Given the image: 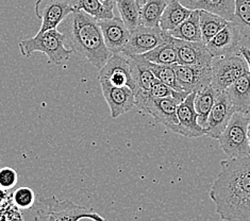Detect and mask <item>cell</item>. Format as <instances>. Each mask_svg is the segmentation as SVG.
Returning <instances> with one entry per match:
<instances>
[{"mask_svg":"<svg viewBox=\"0 0 250 221\" xmlns=\"http://www.w3.org/2000/svg\"><path fill=\"white\" fill-rule=\"evenodd\" d=\"M210 198L222 220L250 221V155L220 162Z\"/></svg>","mask_w":250,"mask_h":221,"instance_id":"1","label":"cell"},{"mask_svg":"<svg viewBox=\"0 0 250 221\" xmlns=\"http://www.w3.org/2000/svg\"><path fill=\"white\" fill-rule=\"evenodd\" d=\"M61 32L73 52L85 58L93 66L101 68L108 61V49L98 20L84 11L75 10L61 23Z\"/></svg>","mask_w":250,"mask_h":221,"instance_id":"2","label":"cell"},{"mask_svg":"<svg viewBox=\"0 0 250 221\" xmlns=\"http://www.w3.org/2000/svg\"><path fill=\"white\" fill-rule=\"evenodd\" d=\"M65 35L57 29H50L44 32H38L33 38L21 40L19 48L21 55L29 58L34 52H42L47 56L50 63L61 65L67 62L71 56L69 47L65 46Z\"/></svg>","mask_w":250,"mask_h":221,"instance_id":"3","label":"cell"},{"mask_svg":"<svg viewBox=\"0 0 250 221\" xmlns=\"http://www.w3.org/2000/svg\"><path fill=\"white\" fill-rule=\"evenodd\" d=\"M35 220L46 221H68V220H105L93 208L76 204L73 201L58 200L55 196L41 198L38 202V211Z\"/></svg>","mask_w":250,"mask_h":221,"instance_id":"4","label":"cell"},{"mask_svg":"<svg viewBox=\"0 0 250 221\" xmlns=\"http://www.w3.org/2000/svg\"><path fill=\"white\" fill-rule=\"evenodd\" d=\"M249 118L242 112H235L229 123L218 137L219 146L229 159L243 158L250 155L248 140Z\"/></svg>","mask_w":250,"mask_h":221,"instance_id":"5","label":"cell"},{"mask_svg":"<svg viewBox=\"0 0 250 221\" xmlns=\"http://www.w3.org/2000/svg\"><path fill=\"white\" fill-rule=\"evenodd\" d=\"M134 94L135 106L148 113L157 122L162 123L167 128L178 123L177 110L184 99L172 96L156 98L142 89H138Z\"/></svg>","mask_w":250,"mask_h":221,"instance_id":"6","label":"cell"},{"mask_svg":"<svg viewBox=\"0 0 250 221\" xmlns=\"http://www.w3.org/2000/svg\"><path fill=\"white\" fill-rule=\"evenodd\" d=\"M249 73V65L241 53L213 58L211 86L218 93L224 92L239 78Z\"/></svg>","mask_w":250,"mask_h":221,"instance_id":"7","label":"cell"},{"mask_svg":"<svg viewBox=\"0 0 250 221\" xmlns=\"http://www.w3.org/2000/svg\"><path fill=\"white\" fill-rule=\"evenodd\" d=\"M167 32L160 27H147L140 25L131 30L128 43L122 53L127 57L141 56L156 48L166 40Z\"/></svg>","mask_w":250,"mask_h":221,"instance_id":"8","label":"cell"},{"mask_svg":"<svg viewBox=\"0 0 250 221\" xmlns=\"http://www.w3.org/2000/svg\"><path fill=\"white\" fill-rule=\"evenodd\" d=\"M246 41L240 26L233 20H229L211 40L207 43V48L213 58L232 56L240 53L243 43Z\"/></svg>","mask_w":250,"mask_h":221,"instance_id":"9","label":"cell"},{"mask_svg":"<svg viewBox=\"0 0 250 221\" xmlns=\"http://www.w3.org/2000/svg\"><path fill=\"white\" fill-rule=\"evenodd\" d=\"M100 83L113 86H129L135 92V84L131 74L129 58L124 53H111L108 61L99 69Z\"/></svg>","mask_w":250,"mask_h":221,"instance_id":"10","label":"cell"},{"mask_svg":"<svg viewBox=\"0 0 250 221\" xmlns=\"http://www.w3.org/2000/svg\"><path fill=\"white\" fill-rule=\"evenodd\" d=\"M74 11L69 0H37L34 4V12L38 19L42 20L39 32L57 29Z\"/></svg>","mask_w":250,"mask_h":221,"instance_id":"11","label":"cell"},{"mask_svg":"<svg viewBox=\"0 0 250 221\" xmlns=\"http://www.w3.org/2000/svg\"><path fill=\"white\" fill-rule=\"evenodd\" d=\"M196 93H189L187 98L178 106V123L168 128L172 132L181 134L186 137H200L206 135V129L198 122V114L195 110L194 100Z\"/></svg>","mask_w":250,"mask_h":221,"instance_id":"12","label":"cell"},{"mask_svg":"<svg viewBox=\"0 0 250 221\" xmlns=\"http://www.w3.org/2000/svg\"><path fill=\"white\" fill-rule=\"evenodd\" d=\"M177 80L184 92L198 93L211 85L212 66L175 64Z\"/></svg>","mask_w":250,"mask_h":221,"instance_id":"13","label":"cell"},{"mask_svg":"<svg viewBox=\"0 0 250 221\" xmlns=\"http://www.w3.org/2000/svg\"><path fill=\"white\" fill-rule=\"evenodd\" d=\"M236 111L226 91L220 92L215 100L212 110L208 117L206 125V135L214 140H218L225 128L227 127L232 115Z\"/></svg>","mask_w":250,"mask_h":221,"instance_id":"14","label":"cell"},{"mask_svg":"<svg viewBox=\"0 0 250 221\" xmlns=\"http://www.w3.org/2000/svg\"><path fill=\"white\" fill-rule=\"evenodd\" d=\"M170 40L177 50L178 64L212 66L213 57L208 50L207 44L202 40L188 41L172 37H170Z\"/></svg>","mask_w":250,"mask_h":221,"instance_id":"15","label":"cell"},{"mask_svg":"<svg viewBox=\"0 0 250 221\" xmlns=\"http://www.w3.org/2000/svg\"><path fill=\"white\" fill-rule=\"evenodd\" d=\"M103 95L108 103L112 118L128 113L135 106V94L129 86H113L100 83Z\"/></svg>","mask_w":250,"mask_h":221,"instance_id":"16","label":"cell"},{"mask_svg":"<svg viewBox=\"0 0 250 221\" xmlns=\"http://www.w3.org/2000/svg\"><path fill=\"white\" fill-rule=\"evenodd\" d=\"M104 43L111 53H121L126 47L130 37V30L124 22L122 17L98 20Z\"/></svg>","mask_w":250,"mask_h":221,"instance_id":"17","label":"cell"},{"mask_svg":"<svg viewBox=\"0 0 250 221\" xmlns=\"http://www.w3.org/2000/svg\"><path fill=\"white\" fill-rule=\"evenodd\" d=\"M181 3L188 9L204 10L228 20H233L235 0H183Z\"/></svg>","mask_w":250,"mask_h":221,"instance_id":"18","label":"cell"},{"mask_svg":"<svg viewBox=\"0 0 250 221\" xmlns=\"http://www.w3.org/2000/svg\"><path fill=\"white\" fill-rule=\"evenodd\" d=\"M226 92L235 111L247 114L250 109V73L239 78Z\"/></svg>","mask_w":250,"mask_h":221,"instance_id":"19","label":"cell"},{"mask_svg":"<svg viewBox=\"0 0 250 221\" xmlns=\"http://www.w3.org/2000/svg\"><path fill=\"white\" fill-rule=\"evenodd\" d=\"M193 10L187 8L179 0H168V3L160 20V28L169 32L186 20L192 14Z\"/></svg>","mask_w":250,"mask_h":221,"instance_id":"20","label":"cell"},{"mask_svg":"<svg viewBox=\"0 0 250 221\" xmlns=\"http://www.w3.org/2000/svg\"><path fill=\"white\" fill-rule=\"evenodd\" d=\"M131 67V74L135 84V92L138 89L148 92L150 89L153 81L157 79L156 76L153 75L151 69L148 66L147 60L142 58L141 56L128 57ZM134 92V93H135Z\"/></svg>","mask_w":250,"mask_h":221,"instance_id":"21","label":"cell"},{"mask_svg":"<svg viewBox=\"0 0 250 221\" xmlns=\"http://www.w3.org/2000/svg\"><path fill=\"white\" fill-rule=\"evenodd\" d=\"M170 37L188 41L202 40V34L199 25V10H193L188 19L179 26L168 32Z\"/></svg>","mask_w":250,"mask_h":221,"instance_id":"22","label":"cell"},{"mask_svg":"<svg viewBox=\"0 0 250 221\" xmlns=\"http://www.w3.org/2000/svg\"><path fill=\"white\" fill-rule=\"evenodd\" d=\"M147 61L161 65H175L178 63L177 50L170 40V35L167 32L164 43L160 44L156 48L141 55Z\"/></svg>","mask_w":250,"mask_h":221,"instance_id":"23","label":"cell"},{"mask_svg":"<svg viewBox=\"0 0 250 221\" xmlns=\"http://www.w3.org/2000/svg\"><path fill=\"white\" fill-rule=\"evenodd\" d=\"M218 92L211 85L206 87L202 91L196 93L194 105L195 110L198 114V122L201 127L206 128L208 117H209L212 107L215 103V100L218 96Z\"/></svg>","mask_w":250,"mask_h":221,"instance_id":"24","label":"cell"},{"mask_svg":"<svg viewBox=\"0 0 250 221\" xmlns=\"http://www.w3.org/2000/svg\"><path fill=\"white\" fill-rule=\"evenodd\" d=\"M228 20L211 12L199 10V25L202 34V41L208 43L222 30L227 23Z\"/></svg>","mask_w":250,"mask_h":221,"instance_id":"25","label":"cell"},{"mask_svg":"<svg viewBox=\"0 0 250 221\" xmlns=\"http://www.w3.org/2000/svg\"><path fill=\"white\" fill-rule=\"evenodd\" d=\"M168 0H145L141 5V25L160 27V20Z\"/></svg>","mask_w":250,"mask_h":221,"instance_id":"26","label":"cell"},{"mask_svg":"<svg viewBox=\"0 0 250 221\" xmlns=\"http://www.w3.org/2000/svg\"><path fill=\"white\" fill-rule=\"evenodd\" d=\"M115 5L130 31L141 25V4L138 0H115Z\"/></svg>","mask_w":250,"mask_h":221,"instance_id":"27","label":"cell"},{"mask_svg":"<svg viewBox=\"0 0 250 221\" xmlns=\"http://www.w3.org/2000/svg\"><path fill=\"white\" fill-rule=\"evenodd\" d=\"M74 10L84 11L96 20L112 19L114 17L113 11L106 9L99 0H69Z\"/></svg>","mask_w":250,"mask_h":221,"instance_id":"28","label":"cell"},{"mask_svg":"<svg viewBox=\"0 0 250 221\" xmlns=\"http://www.w3.org/2000/svg\"><path fill=\"white\" fill-rule=\"evenodd\" d=\"M147 62H148V66H149V68L151 69L153 75L156 76L157 79L164 82L166 85L174 88L175 91L184 92L181 88L179 82L177 80V75H176V70L174 68V65H161V64L151 63L149 61Z\"/></svg>","mask_w":250,"mask_h":221,"instance_id":"29","label":"cell"},{"mask_svg":"<svg viewBox=\"0 0 250 221\" xmlns=\"http://www.w3.org/2000/svg\"><path fill=\"white\" fill-rule=\"evenodd\" d=\"M233 20L240 26L246 41L250 40V0H235Z\"/></svg>","mask_w":250,"mask_h":221,"instance_id":"30","label":"cell"},{"mask_svg":"<svg viewBox=\"0 0 250 221\" xmlns=\"http://www.w3.org/2000/svg\"><path fill=\"white\" fill-rule=\"evenodd\" d=\"M14 204L21 210H28L34 205L35 194L30 187L21 186L17 188L12 195Z\"/></svg>","mask_w":250,"mask_h":221,"instance_id":"31","label":"cell"},{"mask_svg":"<svg viewBox=\"0 0 250 221\" xmlns=\"http://www.w3.org/2000/svg\"><path fill=\"white\" fill-rule=\"evenodd\" d=\"M148 94H149L150 96L156 97V98H163V97L172 96V97H179L182 99H186L188 95L186 92L175 91L174 88H171L170 86L166 85L164 82L160 81L159 79H156L153 81L150 89L148 91Z\"/></svg>","mask_w":250,"mask_h":221,"instance_id":"32","label":"cell"},{"mask_svg":"<svg viewBox=\"0 0 250 221\" xmlns=\"http://www.w3.org/2000/svg\"><path fill=\"white\" fill-rule=\"evenodd\" d=\"M21 208L17 207L12 197L5 200L2 210L0 211V220H22V216L20 212Z\"/></svg>","mask_w":250,"mask_h":221,"instance_id":"33","label":"cell"},{"mask_svg":"<svg viewBox=\"0 0 250 221\" xmlns=\"http://www.w3.org/2000/svg\"><path fill=\"white\" fill-rule=\"evenodd\" d=\"M17 180H19V175L13 168L11 167L0 168V187L9 190L15 186Z\"/></svg>","mask_w":250,"mask_h":221,"instance_id":"34","label":"cell"},{"mask_svg":"<svg viewBox=\"0 0 250 221\" xmlns=\"http://www.w3.org/2000/svg\"><path fill=\"white\" fill-rule=\"evenodd\" d=\"M99 1L110 11H113L115 7V0H99Z\"/></svg>","mask_w":250,"mask_h":221,"instance_id":"35","label":"cell"},{"mask_svg":"<svg viewBox=\"0 0 250 221\" xmlns=\"http://www.w3.org/2000/svg\"><path fill=\"white\" fill-rule=\"evenodd\" d=\"M9 196H10V195L8 194L7 189L0 187V199H1V200H5V199L9 198Z\"/></svg>","mask_w":250,"mask_h":221,"instance_id":"36","label":"cell"},{"mask_svg":"<svg viewBox=\"0 0 250 221\" xmlns=\"http://www.w3.org/2000/svg\"><path fill=\"white\" fill-rule=\"evenodd\" d=\"M5 200H7V199H5ZM5 200H1V199H0V211L2 210V207H3V205H4Z\"/></svg>","mask_w":250,"mask_h":221,"instance_id":"37","label":"cell"},{"mask_svg":"<svg viewBox=\"0 0 250 221\" xmlns=\"http://www.w3.org/2000/svg\"><path fill=\"white\" fill-rule=\"evenodd\" d=\"M248 140H249V146H250V123H249V127H248Z\"/></svg>","mask_w":250,"mask_h":221,"instance_id":"38","label":"cell"},{"mask_svg":"<svg viewBox=\"0 0 250 221\" xmlns=\"http://www.w3.org/2000/svg\"><path fill=\"white\" fill-rule=\"evenodd\" d=\"M138 1H139V3L142 5L143 3H144L145 2V0H138Z\"/></svg>","mask_w":250,"mask_h":221,"instance_id":"39","label":"cell"},{"mask_svg":"<svg viewBox=\"0 0 250 221\" xmlns=\"http://www.w3.org/2000/svg\"><path fill=\"white\" fill-rule=\"evenodd\" d=\"M247 116H248V118H249V121H250V109H249V111L247 112V114H246Z\"/></svg>","mask_w":250,"mask_h":221,"instance_id":"40","label":"cell"}]
</instances>
